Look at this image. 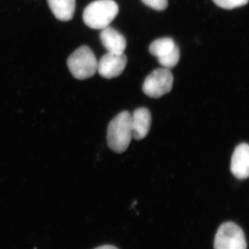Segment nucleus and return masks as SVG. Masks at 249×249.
Returning <instances> with one entry per match:
<instances>
[{"label":"nucleus","mask_w":249,"mask_h":249,"mask_svg":"<svg viewBox=\"0 0 249 249\" xmlns=\"http://www.w3.org/2000/svg\"><path fill=\"white\" fill-rule=\"evenodd\" d=\"M55 18L62 22L71 20L76 10V0H47Z\"/></svg>","instance_id":"11"},{"label":"nucleus","mask_w":249,"mask_h":249,"mask_svg":"<svg viewBox=\"0 0 249 249\" xmlns=\"http://www.w3.org/2000/svg\"><path fill=\"white\" fill-rule=\"evenodd\" d=\"M127 63L124 53L105 54L98 62L97 71L101 76L107 79L116 78L124 72Z\"/></svg>","instance_id":"7"},{"label":"nucleus","mask_w":249,"mask_h":249,"mask_svg":"<svg viewBox=\"0 0 249 249\" xmlns=\"http://www.w3.org/2000/svg\"><path fill=\"white\" fill-rule=\"evenodd\" d=\"M131 116L127 111L119 113L109 123L107 127V145L116 153L127 150L132 139Z\"/></svg>","instance_id":"1"},{"label":"nucleus","mask_w":249,"mask_h":249,"mask_svg":"<svg viewBox=\"0 0 249 249\" xmlns=\"http://www.w3.org/2000/svg\"><path fill=\"white\" fill-rule=\"evenodd\" d=\"M95 249H118L116 247H114V246L110 245H105L102 246V247H98V248Z\"/></svg>","instance_id":"14"},{"label":"nucleus","mask_w":249,"mask_h":249,"mask_svg":"<svg viewBox=\"0 0 249 249\" xmlns=\"http://www.w3.org/2000/svg\"><path fill=\"white\" fill-rule=\"evenodd\" d=\"M231 171L236 178H249V145L241 143L237 145L232 155Z\"/></svg>","instance_id":"8"},{"label":"nucleus","mask_w":249,"mask_h":249,"mask_svg":"<svg viewBox=\"0 0 249 249\" xmlns=\"http://www.w3.org/2000/svg\"><path fill=\"white\" fill-rule=\"evenodd\" d=\"M214 249H247L245 232L233 222H225L218 229Z\"/></svg>","instance_id":"4"},{"label":"nucleus","mask_w":249,"mask_h":249,"mask_svg":"<svg viewBox=\"0 0 249 249\" xmlns=\"http://www.w3.org/2000/svg\"><path fill=\"white\" fill-rule=\"evenodd\" d=\"M214 4L224 9H233L248 4L249 0H213Z\"/></svg>","instance_id":"12"},{"label":"nucleus","mask_w":249,"mask_h":249,"mask_svg":"<svg viewBox=\"0 0 249 249\" xmlns=\"http://www.w3.org/2000/svg\"><path fill=\"white\" fill-rule=\"evenodd\" d=\"M152 124L151 113L145 107H140L134 111L131 116L132 138L136 140H142L145 138Z\"/></svg>","instance_id":"9"},{"label":"nucleus","mask_w":249,"mask_h":249,"mask_svg":"<svg viewBox=\"0 0 249 249\" xmlns=\"http://www.w3.org/2000/svg\"><path fill=\"white\" fill-rule=\"evenodd\" d=\"M119 11V6L113 0H96L85 8L83 21L91 29L102 30L109 27Z\"/></svg>","instance_id":"2"},{"label":"nucleus","mask_w":249,"mask_h":249,"mask_svg":"<svg viewBox=\"0 0 249 249\" xmlns=\"http://www.w3.org/2000/svg\"><path fill=\"white\" fill-rule=\"evenodd\" d=\"M173 73L169 69L152 71L144 80L142 91L150 98H159L170 92L173 86Z\"/></svg>","instance_id":"5"},{"label":"nucleus","mask_w":249,"mask_h":249,"mask_svg":"<svg viewBox=\"0 0 249 249\" xmlns=\"http://www.w3.org/2000/svg\"><path fill=\"white\" fill-rule=\"evenodd\" d=\"M149 51L152 55L158 58L160 65L164 68L170 70L179 61V49L170 37H162L153 41Z\"/></svg>","instance_id":"6"},{"label":"nucleus","mask_w":249,"mask_h":249,"mask_svg":"<svg viewBox=\"0 0 249 249\" xmlns=\"http://www.w3.org/2000/svg\"><path fill=\"white\" fill-rule=\"evenodd\" d=\"M100 37L103 47L109 53H124L127 42L124 36L119 31L113 28L107 27L102 29Z\"/></svg>","instance_id":"10"},{"label":"nucleus","mask_w":249,"mask_h":249,"mask_svg":"<svg viewBox=\"0 0 249 249\" xmlns=\"http://www.w3.org/2000/svg\"><path fill=\"white\" fill-rule=\"evenodd\" d=\"M98 62L92 50L88 46H82L67 59V66L75 78L85 80L97 71Z\"/></svg>","instance_id":"3"},{"label":"nucleus","mask_w":249,"mask_h":249,"mask_svg":"<svg viewBox=\"0 0 249 249\" xmlns=\"http://www.w3.org/2000/svg\"><path fill=\"white\" fill-rule=\"evenodd\" d=\"M143 4L156 11H163L168 7V0H142Z\"/></svg>","instance_id":"13"}]
</instances>
